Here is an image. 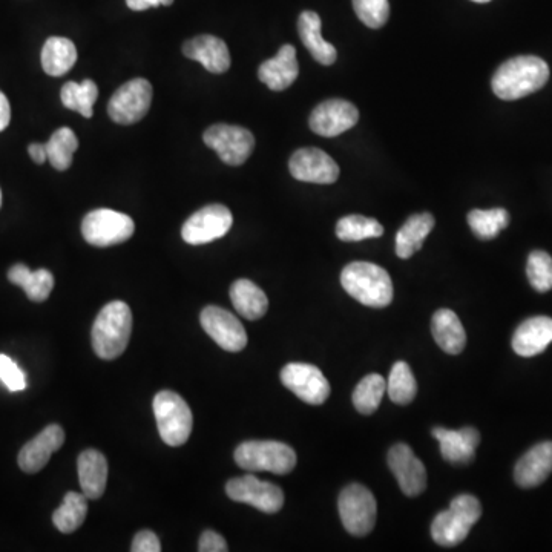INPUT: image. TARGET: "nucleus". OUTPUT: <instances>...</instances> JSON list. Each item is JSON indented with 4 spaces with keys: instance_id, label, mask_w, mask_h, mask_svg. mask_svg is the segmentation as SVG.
I'll list each match as a JSON object with an SVG mask.
<instances>
[{
    "instance_id": "f257e3e1",
    "label": "nucleus",
    "mask_w": 552,
    "mask_h": 552,
    "mask_svg": "<svg viewBox=\"0 0 552 552\" xmlns=\"http://www.w3.org/2000/svg\"><path fill=\"white\" fill-rule=\"evenodd\" d=\"M549 80V66L536 56H517L506 60L494 73L491 86L499 99H523L542 89Z\"/></svg>"
},
{
    "instance_id": "f03ea898",
    "label": "nucleus",
    "mask_w": 552,
    "mask_h": 552,
    "mask_svg": "<svg viewBox=\"0 0 552 552\" xmlns=\"http://www.w3.org/2000/svg\"><path fill=\"white\" fill-rule=\"evenodd\" d=\"M341 284L359 303L373 309H384L393 301V281L387 270L378 264L355 261L345 266L341 273Z\"/></svg>"
},
{
    "instance_id": "7ed1b4c3",
    "label": "nucleus",
    "mask_w": 552,
    "mask_h": 552,
    "mask_svg": "<svg viewBox=\"0 0 552 552\" xmlns=\"http://www.w3.org/2000/svg\"><path fill=\"white\" fill-rule=\"evenodd\" d=\"M132 332V313L123 301L103 307L92 327V349L100 359L112 361L125 353Z\"/></svg>"
},
{
    "instance_id": "20e7f679",
    "label": "nucleus",
    "mask_w": 552,
    "mask_h": 552,
    "mask_svg": "<svg viewBox=\"0 0 552 552\" xmlns=\"http://www.w3.org/2000/svg\"><path fill=\"white\" fill-rule=\"evenodd\" d=\"M482 517V505L471 494H460L451 500L450 508L434 517L431 537L441 546H456L464 542L471 528Z\"/></svg>"
},
{
    "instance_id": "39448f33",
    "label": "nucleus",
    "mask_w": 552,
    "mask_h": 552,
    "mask_svg": "<svg viewBox=\"0 0 552 552\" xmlns=\"http://www.w3.org/2000/svg\"><path fill=\"white\" fill-rule=\"evenodd\" d=\"M154 414L158 433L169 447H180L192 433V411L188 402L174 391H160L154 399Z\"/></svg>"
},
{
    "instance_id": "423d86ee",
    "label": "nucleus",
    "mask_w": 552,
    "mask_h": 552,
    "mask_svg": "<svg viewBox=\"0 0 552 552\" xmlns=\"http://www.w3.org/2000/svg\"><path fill=\"white\" fill-rule=\"evenodd\" d=\"M234 456L238 467L246 471L289 474L296 467L295 450L283 442H244L238 445Z\"/></svg>"
},
{
    "instance_id": "0eeeda50",
    "label": "nucleus",
    "mask_w": 552,
    "mask_h": 552,
    "mask_svg": "<svg viewBox=\"0 0 552 552\" xmlns=\"http://www.w3.org/2000/svg\"><path fill=\"white\" fill-rule=\"evenodd\" d=\"M339 516L342 525L352 536L364 537L372 533L378 516V505L372 491L361 483H352L339 494Z\"/></svg>"
},
{
    "instance_id": "6e6552de",
    "label": "nucleus",
    "mask_w": 552,
    "mask_h": 552,
    "mask_svg": "<svg viewBox=\"0 0 552 552\" xmlns=\"http://www.w3.org/2000/svg\"><path fill=\"white\" fill-rule=\"evenodd\" d=\"M134 232V220L129 215L112 209H96L83 218L82 235L91 246L109 247L122 244Z\"/></svg>"
},
{
    "instance_id": "1a4fd4ad",
    "label": "nucleus",
    "mask_w": 552,
    "mask_h": 552,
    "mask_svg": "<svg viewBox=\"0 0 552 552\" xmlns=\"http://www.w3.org/2000/svg\"><path fill=\"white\" fill-rule=\"evenodd\" d=\"M203 140L229 166L246 163L255 148V137L249 129L224 123L207 128Z\"/></svg>"
},
{
    "instance_id": "9d476101",
    "label": "nucleus",
    "mask_w": 552,
    "mask_h": 552,
    "mask_svg": "<svg viewBox=\"0 0 552 552\" xmlns=\"http://www.w3.org/2000/svg\"><path fill=\"white\" fill-rule=\"evenodd\" d=\"M152 85L146 79L126 82L114 92L108 103V114L119 125L140 122L151 108Z\"/></svg>"
},
{
    "instance_id": "9b49d317",
    "label": "nucleus",
    "mask_w": 552,
    "mask_h": 552,
    "mask_svg": "<svg viewBox=\"0 0 552 552\" xmlns=\"http://www.w3.org/2000/svg\"><path fill=\"white\" fill-rule=\"evenodd\" d=\"M234 224L232 212L223 204H209L186 220L181 227V237L192 246L220 240Z\"/></svg>"
},
{
    "instance_id": "f8f14e48",
    "label": "nucleus",
    "mask_w": 552,
    "mask_h": 552,
    "mask_svg": "<svg viewBox=\"0 0 552 552\" xmlns=\"http://www.w3.org/2000/svg\"><path fill=\"white\" fill-rule=\"evenodd\" d=\"M226 493L235 502L247 503L267 514L278 513L284 505V493L280 487L252 474L229 480Z\"/></svg>"
},
{
    "instance_id": "ddd939ff",
    "label": "nucleus",
    "mask_w": 552,
    "mask_h": 552,
    "mask_svg": "<svg viewBox=\"0 0 552 552\" xmlns=\"http://www.w3.org/2000/svg\"><path fill=\"white\" fill-rule=\"evenodd\" d=\"M281 382L306 404L322 405L330 396L329 381L322 375L321 370L312 364H287L281 372Z\"/></svg>"
},
{
    "instance_id": "4468645a",
    "label": "nucleus",
    "mask_w": 552,
    "mask_h": 552,
    "mask_svg": "<svg viewBox=\"0 0 552 552\" xmlns=\"http://www.w3.org/2000/svg\"><path fill=\"white\" fill-rule=\"evenodd\" d=\"M201 327L226 352H241L247 345V333L234 313L217 306L203 309Z\"/></svg>"
},
{
    "instance_id": "2eb2a0df",
    "label": "nucleus",
    "mask_w": 552,
    "mask_h": 552,
    "mask_svg": "<svg viewBox=\"0 0 552 552\" xmlns=\"http://www.w3.org/2000/svg\"><path fill=\"white\" fill-rule=\"evenodd\" d=\"M359 111L347 100L330 99L319 103L310 114L309 125L321 137H338L358 123Z\"/></svg>"
},
{
    "instance_id": "dca6fc26",
    "label": "nucleus",
    "mask_w": 552,
    "mask_h": 552,
    "mask_svg": "<svg viewBox=\"0 0 552 552\" xmlns=\"http://www.w3.org/2000/svg\"><path fill=\"white\" fill-rule=\"evenodd\" d=\"M388 467L395 474L402 493L408 497H418L427 488V470L422 460L408 445L396 444L388 451Z\"/></svg>"
},
{
    "instance_id": "f3484780",
    "label": "nucleus",
    "mask_w": 552,
    "mask_h": 552,
    "mask_svg": "<svg viewBox=\"0 0 552 552\" xmlns=\"http://www.w3.org/2000/svg\"><path fill=\"white\" fill-rule=\"evenodd\" d=\"M289 169L293 178L306 183L332 184L339 178L336 161L318 148H303L293 152Z\"/></svg>"
},
{
    "instance_id": "a211bd4d",
    "label": "nucleus",
    "mask_w": 552,
    "mask_h": 552,
    "mask_svg": "<svg viewBox=\"0 0 552 552\" xmlns=\"http://www.w3.org/2000/svg\"><path fill=\"white\" fill-rule=\"evenodd\" d=\"M65 444V431L60 425H48L27 445H23L17 457L20 470L28 474L39 473L50 462L51 456Z\"/></svg>"
},
{
    "instance_id": "6ab92c4d",
    "label": "nucleus",
    "mask_w": 552,
    "mask_h": 552,
    "mask_svg": "<svg viewBox=\"0 0 552 552\" xmlns=\"http://www.w3.org/2000/svg\"><path fill=\"white\" fill-rule=\"evenodd\" d=\"M434 439L441 444V454L445 460L454 465H467L476 457V450L480 444V433L473 427L462 430H447V428H433Z\"/></svg>"
},
{
    "instance_id": "aec40b11",
    "label": "nucleus",
    "mask_w": 552,
    "mask_h": 552,
    "mask_svg": "<svg viewBox=\"0 0 552 552\" xmlns=\"http://www.w3.org/2000/svg\"><path fill=\"white\" fill-rule=\"evenodd\" d=\"M183 54L188 59L201 63L209 73L223 74L230 68V53L226 42L209 34L194 37L184 43Z\"/></svg>"
},
{
    "instance_id": "412c9836",
    "label": "nucleus",
    "mask_w": 552,
    "mask_h": 552,
    "mask_svg": "<svg viewBox=\"0 0 552 552\" xmlns=\"http://www.w3.org/2000/svg\"><path fill=\"white\" fill-rule=\"evenodd\" d=\"M552 473V442H542L523 454L514 468V479L522 488L542 485Z\"/></svg>"
},
{
    "instance_id": "4be33fe9",
    "label": "nucleus",
    "mask_w": 552,
    "mask_h": 552,
    "mask_svg": "<svg viewBox=\"0 0 552 552\" xmlns=\"http://www.w3.org/2000/svg\"><path fill=\"white\" fill-rule=\"evenodd\" d=\"M299 65L296 60L295 46H281L280 51L273 59L261 63L258 69V79L272 89L284 91L298 79Z\"/></svg>"
},
{
    "instance_id": "5701e85b",
    "label": "nucleus",
    "mask_w": 552,
    "mask_h": 552,
    "mask_svg": "<svg viewBox=\"0 0 552 552\" xmlns=\"http://www.w3.org/2000/svg\"><path fill=\"white\" fill-rule=\"evenodd\" d=\"M552 342V318L534 316L517 327L513 336V350L523 358H533L545 352Z\"/></svg>"
},
{
    "instance_id": "b1692460",
    "label": "nucleus",
    "mask_w": 552,
    "mask_h": 552,
    "mask_svg": "<svg viewBox=\"0 0 552 552\" xmlns=\"http://www.w3.org/2000/svg\"><path fill=\"white\" fill-rule=\"evenodd\" d=\"M77 470H79L82 493L88 499H100L105 493L106 480H108L106 457L97 450L83 451L77 460Z\"/></svg>"
},
{
    "instance_id": "393cba45",
    "label": "nucleus",
    "mask_w": 552,
    "mask_h": 552,
    "mask_svg": "<svg viewBox=\"0 0 552 552\" xmlns=\"http://www.w3.org/2000/svg\"><path fill=\"white\" fill-rule=\"evenodd\" d=\"M321 17L315 11H304L298 19V33L313 59L321 65H333L338 59L335 46L321 34Z\"/></svg>"
},
{
    "instance_id": "a878e982",
    "label": "nucleus",
    "mask_w": 552,
    "mask_h": 552,
    "mask_svg": "<svg viewBox=\"0 0 552 552\" xmlns=\"http://www.w3.org/2000/svg\"><path fill=\"white\" fill-rule=\"evenodd\" d=\"M434 341L448 355H459L467 345V333L453 310L441 309L431 319Z\"/></svg>"
},
{
    "instance_id": "bb28decb",
    "label": "nucleus",
    "mask_w": 552,
    "mask_h": 552,
    "mask_svg": "<svg viewBox=\"0 0 552 552\" xmlns=\"http://www.w3.org/2000/svg\"><path fill=\"white\" fill-rule=\"evenodd\" d=\"M433 227L434 217L428 212L411 215L396 235V255L402 260L413 257L414 253L422 249Z\"/></svg>"
},
{
    "instance_id": "cd10ccee",
    "label": "nucleus",
    "mask_w": 552,
    "mask_h": 552,
    "mask_svg": "<svg viewBox=\"0 0 552 552\" xmlns=\"http://www.w3.org/2000/svg\"><path fill=\"white\" fill-rule=\"evenodd\" d=\"M230 299L235 310L249 321H257L266 315L269 299L266 293L249 280H238L230 287Z\"/></svg>"
},
{
    "instance_id": "c85d7f7f",
    "label": "nucleus",
    "mask_w": 552,
    "mask_h": 552,
    "mask_svg": "<svg viewBox=\"0 0 552 552\" xmlns=\"http://www.w3.org/2000/svg\"><path fill=\"white\" fill-rule=\"evenodd\" d=\"M77 62V48L65 37H50L42 48V68L48 76L62 77Z\"/></svg>"
},
{
    "instance_id": "c756f323",
    "label": "nucleus",
    "mask_w": 552,
    "mask_h": 552,
    "mask_svg": "<svg viewBox=\"0 0 552 552\" xmlns=\"http://www.w3.org/2000/svg\"><path fill=\"white\" fill-rule=\"evenodd\" d=\"M8 280L22 287L34 303H43L54 289V276L50 270H30L25 264H16L8 272Z\"/></svg>"
},
{
    "instance_id": "7c9ffc66",
    "label": "nucleus",
    "mask_w": 552,
    "mask_h": 552,
    "mask_svg": "<svg viewBox=\"0 0 552 552\" xmlns=\"http://www.w3.org/2000/svg\"><path fill=\"white\" fill-rule=\"evenodd\" d=\"M88 514V497L85 494L66 493L62 505L54 511L53 523L60 533L71 534L85 522Z\"/></svg>"
},
{
    "instance_id": "2f4dec72",
    "label": "nucleus",
    "mask_w": 552,
    "mask_h": 552,
    "mask_svg": "<svg viewBox=\"0 0 552 552\" xmlns=\"http://www.w3.org/2000/svg\"><path fill=\"white\" fill-rule=\"evenodd\" d=\"M97 97H99V88L91 79L83 80L82 83H65L60 91L63 106L71 111L79 112L85 119H91Z\"/></svg>"
},
{
    "instance_id": "473e14b6",
    "label": "nucleus",
    "mask_w": 552,
    "mask_h": 552,
    "mask_svg": "<svg viewBox=\"0 0 552 552\" xmlns=\"http://www.w3.org/2000/svg\"><path fill=\"white\" fill-rule=\"evenodd\" d=\"M79 148L76 132L69 128H60L51 135L46 143L48 161L57 171H66L73 165L74 152Z\"/></svg>"
},
{
    "instance_id": "72a5a7b5",
    "label": "nucleus",
    "mask_w": 552,
    "mask_h": 552,
    "mask_svg": "<svg viewBox=\"0 0 552 552\" xmlns=\"http://www.w3.org/2000/svg\"><path fill=\"white\" fill-rule=\"evenodd\" d=\"M387 393L391 401L398 405H408L413 402L418 393V382L414 379L410 365L407 362L399 361L393 365L390 378L387 382Z\"/></svg>"
},
{
    "instance_id": "f704fd0d",
    "label": "nucleus",
    "mask_w": 552,
    "mask_h": 552,
    "mask_svg": "<svg viewBox=\"0 0 552 552\" xmlns=\"http://www.w3.org/2000/svg\"><path fill=\"white\" fill-rule=\"evenodd\" d=\"M468 224L480 240H493L510 224V214L500 207L490 211L474 209L468 214Z\"/></svg>"
},
{
    "instance_id": "c9c22d12",
    "label": "nucleus",
    "mask_w": 552,
    "mask_h": 552,
    "mask_svg": "<svg viewBox=\"0 0 552 552\" xmlns=\"http://www.w3.org/2000/svg\"><path fill=\"white\" fill-rule=\"evenodd\" d=\"M387 382L378 373L365 376L353 391V405L361 414H373L381 405Z\"/></svg>"
},
{
    "instance_id": "e433bc0d",
    "label": "nucleus",
    "mask_w": 552,
    "mask_h": 552,
    "mask_svg": "<svg viewBox=\"0 0 552 552\" xmlns=\"http://www.w3.org/2000/svg\"><path fill=\"white\" fill-rule=\"evenodd\" d=\"M384 234V227L375 218L362 215H347L336 224V237L341 241H362L368 238H379Z\"/></svg>"
},
{
    "instance_id": "4c0bfd02",
    "label": "nucleus",
    "mask_w": 552,
    "mask_h": 552,
    "mask_svg": "<svg viewBox=\"0 0 552 552\" xmlns=\"http://www.w3.org/2000/svg\"><path fill=\"white\" fill-rule=\"evenodd\" d=\"M526 275L537 292L545 293L552 289V258L543 250H534L528 257Z\"/></svg>"
},
{
    "instance_id": "58836bf2",
    "label": "nucleus",
    "mask_w": 552,
    "mask_h": 552,
    "mask_svg": "<svg viewBox=\"0 0 552 552\" xmlns=\"http://www.w3.org/2000/svg\"><path fill=\"white\" fill-rule=\"evenodd\" d=\"M353 10L359 20L373 30L384 27L390 17L388 0H353Z\"/></svg>"
},
{
    "instance_id": "ea45409f",
    "label": "nucleus",
    "mask_w": 552,
    "mask_h": 552,
    "mask_svg": "<svg viewBox=\"0 0 552 552\" xmlns=\"http://www.w3.org/2000/svg\"><path fill=\"white\" fill-rule=\"evenodd\" d=\"M0 381L4 382L10 391L25 390L27 387L25 373L7 355H0Z\"/></svg>"
},
{
    "instance_id": "a19ab883",
    "label": "nucleus",
    "mask_w": 552,
    "mask_h": 552,
    "mask_svg": "<svg viewBox=\"0 0 552 552\" xmlns=\"http://www.w3.org/2000/svg\"><path fill=\"white\" fill-rule=\"evenodd\" d=\"M132 552H160L161 545L158 540L157 534L152 531H140L137 536L134 537V542L131 546Z\"/></svg>"
},
{
    "instance_id": "79ce46f5",
    "label": "nucleus",
    "mask_w": 552,
    "mask_h": 552,
    "mask_svg": "<svg viewBox=\"0 0 552 552\" xmlns=\"http://www.w3.org/2000/svg\"><path fill=\"white\" fill-rule=\"evenodd\" d=\"M227 543L220 534L215 531H204L198 540V551L200 552H226Z\"/></svg>"
},
{
    "instance_id": "37998d69",
    "label": "nucleus",
    "mask_w": 552,
    "mask_h": 552,
    "mask_svg": "<svg viewBox=\"0 0 552 552\" xmlns=\"http://www.w3.org/2000/svg\"><path fill=\"white\" fill-rule=\"evenodd\" d=\"M174 4V0H126V5L131 8L132 11H145L149 8H157L160 5H169Z\"/></svg>"
},
{
    "instance_id": "c03bdc74",
    "label": "nucleus",
    "mask_w": 552,
    "mask_h": 552,
    "mask_svg": "<svg viewBox=\"0 0 552 552\" xmlns=\"http://www.w3.org/2000/svg\"><path fill=\"white\" fill-rule=\"evenodd\" d=\"M11 122V106L7 96L0 91V132L5 131Z\"/></svg>"
},
{
    "instance_id": "a18cd8bd",
    "label": "nucleus",
    "mask_w": 552,
    "mask_h": 552,
    "mask_svg": "<svg viewBox=\"0 0 552 552\" xmlns=\"http://www.w3.org/2000/svg\"><path fill=\"white\" fill-rule=\"evenodd\" d=\"M28 154H30L31 160L37 165H43L48 160V152H46V145L43 143H31L28 146Z\"/></svg>"
},
{
    "instance_id": "49530a36",
    "label": "nucleus",
    "mask_w": 552,
    "mask_h": 552,
    "mask_svg": "<svg viewBox=\"0 0 552 552\" xmlns=\"http://www.w3.org/2000/svg\"><path fill=\"white\" fill-rule=\"evenodd\" d=\"M473 2H476V4H487L490 0H473Z\"/></svg>"
},
{
    "instance_id": "de8ad7c7",
    "label": "nucleus",
    "mask_w": 552,
    "mask_h": 552,
    "mask_svg": "<svg viewBox=\"0 0 552 552\" xmlns=\"http://www.w3.org/2000/svg\"><path fill=\"white\" fill-rule=\"evenodd\" d=\"M0 204H2V191H0Z\"/></svg>"
}]
</instances>
